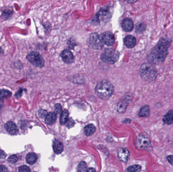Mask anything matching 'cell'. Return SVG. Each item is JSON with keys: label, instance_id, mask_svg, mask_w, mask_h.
I'll return each instance as SVG.
<instances>
[{"label": "cell", "instance_id": "cell-1", "mask_svg": "<svg viewBox=\"0 0 173 172\" xmlns=\"http://www.w3.org/2000/svg\"><path fill=\"white\" fill-rule=\"evenodd\" d=\"M170 44L171 41L169 39H160L148 55L147 59L149 63L152 64H160L162 63L167 55Z\"/></svg>", "mask_w": 173, "mask_h": 172}, {"label": "cell", "instance_id": "cell-2", "mask_svg": "<svg viewBox=\"0 0 173 172\" xmlns=\"http://www.w3.org/2000/svg\"><path fill=\"white\" fill-rule=\"evenodd\" d=\"M114 87L109 81L102 80L97 84L95 91L97 95L104 100H108L114 93Z\"/></svg>", "mask_w": 173, "mask_h": 172}, {"label": "cell", "instance_id": "cell-3", "mask_svg": "<svg viewBox=\"0 0 173 172\" xmlns=\"http://www.w3.org/2000/svg\"><path fill=\"white\" fill-rule=\"evenodd\" d=\"M140 75L146 81H153L157 77V71L153 64L150 63L142 64L139 71Z\"/></svg>", "mask_w": 173, "mask_h": 172}, {"label": "cell", "instance_id": "cell-4", "mask_svg": "<svg viewBox=\"0 0 173 172\" xmlns=\"http://www.w3.org/2000/svg\"><path fill=\"white\" fill-rule=\"evenodd\" d=\"M119 58V54L115 50L107 49L101 55V59L108 64H114Z\"/></svg>", "mask_w": 173, "mask_h": 172}, {"label": "cell", "instance_id": "cell-5", "mask_svg": "<svg viewBox=\"0 0 173 172\" xmlns=\"http://www.w3.org/2000/svg\"><path fill=\"white\" fill-rule=\"evenodd\" d=\"M26 59L32 65L38 68H42L44 66V60L41 55L37 52H30L27 55Z\"/></svg>", "mask_w": 173, "mask_h": 172}, {"label": "cell", "instance_id": "cell-6", "mask_svg": "<svg viewBox=\"0 0 173 172\" xmlns=\"http://www.w3.org/2000/svg\"><path fill=\"white\" fill-rule=\"evenodd\" d=\"M89 43L92 48L94 49L101 50L103 47L102 41L100 36L98 33L95 32L92 33L90 35Z\"/></svg>", "mask_w": 173, "mask_h": 172}, {"label": "cell", "instance_id": "cell-7", "mask_svg": "<svg viewBox=\"0 0 173 172\" xmlns=\"http://www.w3.org/2000/svg\"><path fill=\"white\" fill-rule=\"evenodd\" d=\"M137 144L140 148H149L150 146V139L145 135H140L137 139Z\"/></svg>", "mask_w": 173, "mask_h": 172}, {"label": "cell", "instance_id": "cell-8", "mask_svg": "<svg viewBox=\"0 0 173 172\" xmlns=\"http://www.w3.org/2000/svg\"><path fill=\"white\" fill-rule=\"evenodd\" d=\"M102 41L104 44L107 46H112L115 41L114 34L110 32H105L103 34Z\"/></svg>", "mask_w": 173, "mask_h": 172}, {"label": "cell", "instance_id": "cell-9", "mask_svg": "<svg viewBox=\"0 0 173 172\" xmlns=\"http://www.w3.org/2000/svg\"><path fill=\"white\" fill-rule=\"evenodd\" d=\"M62 59L65 63L71 64L74 61V57L69 50H64L62 52Z\"/></svg>", "mask_w": 173, "mask_h": 172}, {"label": "cell", "instance_id": "cell-10", "mask_svg": "<svg viewBox=\"0 0 173 172\" xmlns=\"http://www.w3.org/2000/svg\"><path fill=\"white\" fill-rule=\"evenodd\" d=\"M5 127L7 131L11 135H16L18 132V128L17 126L14 123L11 121L8 122L5 124Z\"/></svg>", "mask_w": 173, "mask_h": 172}, {"label": "cell", "instance_id": "cell-11", "mask_svg": "<svg viewBox=\"0 0 173 172\" xmlns=\"http://www.w3.org/2000/svg\"><path fill=\"white\" fill-rule=\"evenodd\" d=\"M118 157H119V159L124 162H126L128 159L130 153L128 150L126 148H119L117 151Z\"/></svg>", "mask_w": 173, "mask_h": 172}, {"label": "cell", "instance_id": "cell-12", "mask_svg": "<svg viewBox=\"0 0 173 172\" xmlns=\"http://www.w3.org/2000/svg\"><path fill=\"white\" fill-rule=\"evenodd\" d=\"M122 27L123 29L126 32H131L132 30L134 27L133 22L131 19H125L122 22Z\"/></svg>", "mask_w": 173, "mask_h": 172}, {"label": "cell", "instance_id": "cell-13", "mask_svg": "<svg viewBox=\"0 0 173 172\" xmlns=\"http://www.w3.org/2000/svg\"><path fill=\"white\" fill-rule=\"evenodd\" d=\"M136 43V39L135 37L132 35H127L124 39V44L128 48H133Z\"/></svg>", "mask_w": 173, "mask_h": 172}, {"label": "cell", "instance_id": "cell-14", "mask_svg": "<svg viewBox=\"0 0 173 172\" xmlns=\"http://www.w3.org/2000/svg\"><path fill=\"white\" fill-rule=\"evenodd\" d=\"M53 147L55 153L57 154H60L64 150V145L59 140H55L53 144Z\"/></svg>", "mask_w": 173, "mask_h": 172}, {"label": "cell", "instance_id": "cell-15", "mask_svg": "<svg viewBox=\"0 0 173 172\" xmlns=\"http://www.w3.org/2000/svg\"><path fill=\"white\" fill-rule=\"evenodd\" d=\"M56 114L54 112H50L47 115L45 119L46 123L48 125H53L56 120Z\"/></svg>", "mask_w": 173, "mask_h": 172}, {"label": "cell", "instance_id": "cell-16", "mask_svg": "<svg viewBox=\"0 0 173 172\" xmlns=\"http://www.w3.org/2000/svg\"><path fill=\"white\" fill-rule=\"evenodd\" d=\"M163 122L165 124H172L173 123V111L171 110L167 112L163 118Z\"/></svg>", "mask_w": 173, "mask_h": 172}, {"label": "cell", "instance_id": "cell-17", "mask_svg": "<svg viewBox=\"0 0 173 172\" xmlns=\"http://www.w3.org/2000/svg\"><path fill=\"white\" fill-rule=\"evenodd\" d=\"M37 155H36L35 153L30 152L26 155V162L30 165H33L35 163H36V161H37Z\"/></svg>", "mask_w": 173, "mask_h": 172}, {"label": "cell", "instance_id": "cell-18", "mask_svg": "<svg viewBox=\"0 0 173 172\" xmlns=\"http://www.w3.org/2000/svg\"><path fill=\"white\" fill-rule=\"evenodd\" d=\"M150 115V109L148 105L142 107L139 113V116L141 117H147Z\"/></svg>", "mask_w": 173, "mask_h": 172}, {"label": "cell", "instance_id": "cell-19", "mask_svg": "<svg viewBox=\"0 0 173 172\" xmlns=\"http://www.w3.org/2000/svg\"><path fill=\"white\" fill-rule=\"evenodd\" d=\"M12 95V93L10 91L2 89L0 90V101L9 98Z\"/></svg>", "mask_w": 173, "mask_h": 172}, {"label": "cell", "instance_id": "cell-20", "mask_svg": "<svg viewBox=\"0 0 173 172\" xmlns=\"http://www.w3.org/2000/svg\"><path fill=\"white\" fill-rule=\"evenodd\" d=\"M95 127L93 124H89L84 129V132L87 136H90L94 134L95 131Z\"/></svg>", "mask_w": 173, "mask_h": 172}, {"label": "cell", "instance_id": "cell-21", "mask_svg": "<svg viewBox=\"0 0 173 172\" xmlns=\"http://www.w3.org/2000/svg\"><path fill=\"white\" fill-rule=\"evenodd\" d=\"M68 115H69V113L66 110H64L62 112L60 117V123L61 125H64L65 124L67 121L68 119Z\"/></svg>", "mask_w": 173, "mask_h": 172}, {"label": "cell", "instance_id": "cell-22", "mask_svg": "<svg viewBox=\"0 0 173 172\" xmlns=\"http://www.w3.org/2000/svg\"><path fill=\"white\" fill-rule=\"evenodd\" d=\"M127 105H128V103L126 100H123L119 102L117 105V111L119 113L124 112L127 107Z\"/></svg>", "mask_w": 173, "mask_h": 172}, {"label": "cell", "instance_id": "cell-23", "mask_svg": "<svg viewBox=\"0 0 173 172\" xmlns=\"http://www.w3.org/2000/svg\"><path fill=\"white\" fill-rule=\"evenodd\" d=\"M12 16V12L9 9H6L3 11L2 13V18L4 20H8L11 18Z\"/></svg>", "mask_w": 173, "mask_h": 172}, {"label": "cell", "instance_id": "cell-24", "mask_svg": "<svg viewBox=\"0 0 173 172\" xmlns=\"http://www.w3.org/2000/svg\"><path fill=\"white\" fill-rule=\"evenodd\" d=\"M141 170V166L139 165H135L129 166L126 172H139Z\"/></svg>", "mask_w": 173, "mask_h": 172}, {"label": "cell", "instance_id": "cell-25", "mask_svg": "<svg viewBox=\"0 0 173 172\" xmlns=\"http://www.w3.org/2000/svg\"><path fill=\"white\" fill-rule=\"evenodd\" d=\"M98 15V16L100 17L102 20H104L105 19H107V18L109 16V13L106 10L103 9L99 12Z\"/></svg>", "mask_w": 173, "mask_h": 172}, {"label": "cell", "instance_id": "cell-26", "mask_svg": "<svg viewBox=\"0 0 173 172\" xmlns=\"http://www.w3.org/2000/svg\"><path fill=\"white\" fill-rule=\"evenodd\" d=\"M87 171V164L85 161H82L78 164V172H86Z\"/></svg>", "mask_w": 173, "mask_h": 172}, {"label": "cell", "instance_id": "cell-27", "mask_svg": "<svg viewBox=\"0 0 173 172\" xmlns=\"http://www.w3.org/2000/svg\"><path fill=\"white\" fill-rule=\"evenodd\" d=\"M18 160V157L16 155H11L8 159V161L9 163H12V164H14V163H16Z\"/></svg>", "mask_w": 173, "mask_h": 172}, {"label": "cell", "instance_id": "cell-28", "mask_svg": "<svg viewBox=\"0 0 173 172\" xmlns=\"http://www.w3.org/2000/svg\"><path fill=\"white\" fill-rule=\"evenodd\" d=\"M19 172H30V170L28 166L23 165L19 168Z\"/></svg>", "mask_w": 173, "mask_h": 172}, {"label": "cell", "instance_id": "cell-29", "mask_svg": "<svg viewBox=\"0 0 173 172\" xmlns=\"http://www.w3.org/2000/svg\"><path fill=\"white\" fill-rule=\"evenodd\" d=\"M66 123V127L68 128H71L73 127V126L75 125V123L72 119H68V120L67 121Z\"/></svg>", "mask_w": 173, "mask_h": 172}, {"label": "cell", "instance_id": "cell-30", "mask_svg": "<svg viewBox=\"0 0 173 172\" xmlns=\"http://www.w3.org/2000/svg\"><path fill=\"white\" fill-rule=\"evenodd\" d=\"M47 114H48L47 113V111L44 110L40 109L38 111V115L40 117H41L42 118H44L46 117Z\"/></svg>", "mask_w": 173, "mask_h": 172}, {"label": "cell", "instance_id": "cell-31", "mask_svg": "<svg viewBox=\"0 0 173 172\" xmlns=\"http://www.w3.org/2000/svg\"><path fill=\"white\" fill-rule=\"evenodd\" d=\"M62 111V107L61 105H60V104H56L55 105V112L54 113L55 114H59Z\"/></svg>", "mask_w": 173, "mask_h": 172}, {"label": "cell", "instance_id": "cell-32", "mask_svg": "<svg viewBox=\"0 0 173 172\" xmlns=\"http://www.w3.org/2000/svg\"><path fill=\"white\" fill-rule=\"evenodd\" d=\"M145 29V26L143 24H140L136 27V31L138 32H142Z\"/></svg>", "mask_w": 173, "mask_h": 172}, {"label": "cell", "instance_id": "cell-33", "mask_svg": "<svg viewBox=\"0 0 173 172\" xmlns=\"http://www.w3.org/2000/svg\"><path fill=\"white\" fill-rule=\"evenodd\" d=\"M23 89H22L20 88L19 90L18 91H17V93H16L15 94V98H20L21 95H22V93H23Z\"/></svg>", "mask_w": 173, "mask_h": 172}, {"label": "cell", "instance_id": "cell-34", "mask_svg": "<svg viewBox=\"0 0 173 172\" xmlns=\"http://www.w3.org/2000/svg\"><path fill=\"white\" fill-rule=\"evenodd\" d=\"M168 162L171 164V165L173 166V155H169L168 157H167Z\"/></svg>", "mask_w": 173, "mask_h": 172}, {"label": "cell", "instance_id": "cell-35", "mask_svg": "<svg viewBox=\"0 0 173 172\" xmlns=\"http://www.w3.org/2000/svg\"><path fill=\"white\" fill-rule=\"evenodd\" d=\"M6 157V153L3 150H0V159H5Z\"/></svg>", "mask_w": 173, "mask_h": 172}, {"label": "cell", "instance_id": "cell-36", "mask_svg": "<svg viewBox=\"0 0 173 172\" xmlns=\"http://www.w3.org/2000/svg\"><path fill=\"white\" fill-rule=\"evenodd\" d=\"M0 172H8L7 167L3 165H0Z\"/></svg>", "mask_w": 173, "mask_h": 172}, {"label": "cell", "instance_id": "cell-37", "mask_svg": "<svg viewBox=\"0 0 173 172\" xmlns=\"http://www.w3.org/2000/svg\"><path fill=\"white\" fill-rule=\"evenodd\" d=\"M86 172H96L95 170L93 168H89L88 169Z\"/></svg>", "mask_w": 173, "mask_h": 172}, {"label": "cell", "instance_id": "cell-38", "mask_svg": "<svg viewBox=\"0 0 173 172\" xmlns=\"http://www.w3.org/2000/svg\"><path fill=\"white\" fill-rule=\"evenodd\" d=\"M4 53V51L0 47V54H3Z\"/></svg>", "mask_w": 173, "mask_h": 172}]
</instances>
